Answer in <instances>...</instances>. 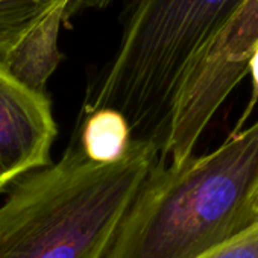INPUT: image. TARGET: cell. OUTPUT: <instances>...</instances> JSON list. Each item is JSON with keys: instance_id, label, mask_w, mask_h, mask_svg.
Returning <instances> with one entry per match:
<instances>
[{"instance_id": "1", "label": "cell", "mask_w": 258, "mask_h": 258, "mask_svg": "<svg viewBox=\"0 0 258 258\" xmlns=\"http://www.w3.org/2000/svg\"><path fill=\"white\" fill-rule=\"evenodd\" d=\"M158 160V146L142 139L108 164L69 146L11 185L0 205V258H103Z\"/></svg>"}, {"instance_id": "2", "label": "cell", "mask_w": 258, "mask_h": 258, "mask_svg": "<svg viewBox=\"0 0 258 258\" xmlns=\"http://www.w3.org/2000/svg\"><path fill=\"white\" fill-rule=\"evenodd\" d=\"M258 175V118L214 151L157 161L103 258H198L240 231Z\"/></svg>"}, {"instance_id": "3", "label": "cell", "mask_w": 258, "mask_h": 258, "mask_svg": "<svg viewBox=\"0 0 258 258\" xmlns=\"http://www.w3.org/2000/svg\"><path fill=\"white\" fill-rule=\"evenodd\" d=\"M244 0H129L117 49L90 91L85 114L120 112L133 139L161 148L176 91L198 53Z\"/></svg>"}, {"instance_id": "4", "label": "cell", "mask_w": 258, "mask_h": 258, "mask_svg": "<svg viewBox=\"0 0 258 258\" xmlns=\"http://www.w3.org/2000/svg\"><path fill=\"white\" fill-rule=\"evenodd\" d=\"M256 43L258 0H244L185 72L160 148L163 163L181 164L193 155L214 114L247 75Z\"/></svg>"}, {"instance_id": "5", "label": "cell", "mask_w": 258, "mask_h": 258, "mask_svg": "<svg viewBox=\"0 0 258 258\" xmlns=\"http://www.w3.org/2000/svg\"><path fill=\"white\" fill-rule=\"evenodd\" d=\"M109 0H0V67L22 84L44 90L62 61L58 40L78 13Z\"/></svg>"}, {"instance_id": "6", "label": "cell", "mask_w": 258, "mask_h": 258, "mask_svg": "<svg viewBox=\"0 0 258 258\" xmlns=\"http://www.w3.org/2000/svg\"><path fill=\"white\" fill-rule=\"evenodd\" d=\"M56 133L47 94L0 67V191L52 163Z\"/></svg>"}, {"instance_id": "7", "label": "cell", "mask_w": 258, "mask_h": 258, "mask_svg": "<svg viewBox=\"0 0 258 258\" xmlns=\"http://www.w3.org/2000/svg\"><path fill=\"white\" fill-rule=\"evenodd\" d=\"M131 142V127L120 112L96 109L87 112L78 145L91 161L108 164L120 160Z\"/></svg>"}, {"instance_id": "8", "label": "cell", "mask_w": 258, "mask_h": 258, "mask_svg": "<svg viewBox=\"0 0 258 258\" xmlns=\"http://www.w3.org/2000/svg\"><path fill=\"white\" fill-rule=\"evenodd\" d=\"M198 258H258V220L249 223Z\"/></svg>"}, {"instance_id": "9", "label": "cell", "mask_w": 258, "mask_h": 258, "mask_svg": "<svg viewBox=\"0 0 258 258\" xmlns=\"http://www.w3.org/2000/svg\"><path fill=\"white\" fill-rule=\"evenodd\" d=\"M247 73L250 75V81H252V90H250V97H249V102L241 114V117L238 118L237 124L234 126V129L231 133H238L240 129H243L244 123L249 120L250 117V112L253 111V108L256 106L258 103V43L255 44L253 50H252V55L249 58V62H247Z\"/></svg>"}, {"instance_id": "10", "label": "cell", "mask_w": 258, "mask_h": 258, "mask_svg": "<svg viewBox=\"0 0 258 258\" xmlns=\"http://www.w3.org/2000/svg\"><path fill=\"white\" fill-rule=\"evenodd\" d=\"M255 220H258V175L244 199L240 214V229H243L244 226H247Z\"/></svg>"}]
</instances>
